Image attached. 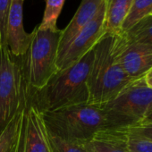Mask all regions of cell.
Here are the masks:
<instances>
[{"label":"cell","mask_w":152,"mask_h":152,"mask_svg":"<svg viewBox=\"0 0 152 152\" xmlns=\"http://www.w3.org/2000/svg\"><path fill=\"white\" fill-rule=\"evenodd\" d=\"M113 39V35L105 34L94 47V60L88 78L89 105L109 102L133 81L115 57Z\"/></svg>","instance_id":"3"},{"label":"cell","mask_w":152,"mask_h":152,"mask_svg":"<svg viewBox=\"0 0 152 152\" xmlns=\"http://www.w3.org/2000/svg\"><path fill=\"white\" fill-rule=\"evenodd\" d=\"M42 115L48 132L65 140L84 142L100 131L114 129L110 115L96 105H77Z\"/></svg>","instance_id":"2"},{"label":"cell","mask_w":152,"mask_h":152,"mask_svg":"<svg viewBox=\"0 0 152 152\" xmlns=\"http://www.w3.org/2000/svg\"><path fill=\"white\" fill-rule=\"evenodd\" d=\"M20 152H53L42 112L30 101L24 109V123Z\"/></svg>","instance_id":"9"},{"label":"cell","mask_w":152,"mask_h":152,"mask_svg":"<svg viewBox=\"0 0 152 152\" xmlns=\"http://www.w3.org/2000/svg\"><path fill=\"white\" fill-rule=\"evenodd\" d=\"M144 79H145L147 85L152 89V68L144 75Z\"/></svg>","instance_id":"23"},{"label":"cell","mask_w":152,"mask_h":152,"mask_svg":"<svg viewBox=\"0 0 152 152\" xmlns=\"http://www.w3.org/2000/svg\"><path fill=\"white\" fill-rule=\"evenodd\" d=\"M90 152H127L123 137L116 130H103L84 141Z\"/></svg>","instance_id":"14"},{"label":"cell","mask_w":152,"mask_h":152,"mask_svg":"<svg viewBox=\"0 0 152 152\" xmlns=\"http://www.w3.org/2000/svg\"><path fill=\"white\" fill-rule=\"evenodd\" d=\"M24 109L25 107L16 114L0 133V152H20L24 123Z\"/></svg>","instance_id":"13"},{"label":"cell","mask_w":152,"mask_h":152,"mask_svg":"<svg viewBox=\"0 0 152 152\" xmlns=\"http://www.w3.org/2000/svg\"><path fill=\"white\" fill-rule=\"evenodd\" d=\"M117 132L123 137L127 152H152V141L125 137L122 135L118 131Z\"/></svg>","instance_id":"20"},{"label":"cell","mask_w":152,"mask_h":152,"mask_svg":"<svg viewBox=\"0 0 152 152\" xmlns=\"http://www.w3.org/2000/svg\"><path fill=\"white\" fill-rule=\"evenodd\" d=\"M94 48L74 64L58 71L46 86L29 99L41 112H50L77 105L88 104V78L94 60Z\"/></svg>","instance_id":"1"},{"label":"cell","mask_w":152,"mask_h":152,"mask_svg":"<svg viewBox=\"0 0 152 152\" xmlns=\"http://www.w3.org/2000/svg\"><path fill=\"white\" fill-rule=\"evenodd\" d=\"M115 57L132 80L144 76L152 68V48L127 41L120 33L113 35Z\"/></svg>","instance_id":"8"},{"label":"cell","mask_w":152,"mask_h":152,"mask_svg":"<svg viewBox=\"0 0 152 152\" xmlns=\"http://www.w3.org/2000/svg\"><path fill=\"white\" fill-rule=\"evenodd\" d=\"M61 32L59 29H41L39 26L33 30L30 48L23 56L28 91L42 90L58 72L56 60Z\"/></svg>","instance_id":"4"},{"label":"cell","mask_w":152,"mask_h":152,"mask_svg":"<svg viewBox=\"0 0 152 152\" xmlns=\"http://www.w3.org/2000/svg\"><path fill=\"white\" fill-rule=\"evenodd\" d=\"M152 104V89L144 76L132 81L115 99L99 106L111 116L114 129H122L140 124Z\"/></svg>","instance_id":"6"},{"label":"cell","mask_w":152,"mask_h":152,"mask_svg":"<svg viewBox=\"0 0 152 152\" xmlns=\"http://www.w3.org/2000/svg\"><path fill=\"white\" fill-rule=\"evenodd\" d=\"M26 85L23 56H15L0 46V133L26 105Z\"/></svg>","instance_id":"5"},{"label":"cell","mask_w":152,"mask_h":152,"mask_svg":"<svg viewBox=\"0 0 152 152\" xmlns=\"http://www.w3.org/2000/svg\"><path fill=\"white\" fill-rule=\"evenodd\" d=\"M23 3L24 0H12L7 23V47L17 57L27 53L33 36L24 30Z\"/></svg>","instance_id":"10"},{"label":"cell","mask_w":152,"mask_h":152,"mask_svg":"<svg viewBox=\"0 0 152 152\" xmlns=\"http://www.w3.org/2000/svg\"><path fill=\"white\" fill-rule=\"evenodd\" d=\"M48 135L53 152H90L84 142L65 140L49 132Z\"/></svg>","instance_id":"18"},{"label":"cell","mask_w":152,"mask_h":152,"mask_svg":"<svg viewBox=\"0 0 152 152\" xmlns=\"http://www.w3.org/2000/svg\"><path fill=\"white\" fill-rule=\"evenodd\" d=\"M150 15H152V0H133L129 15L122 26L121 32L130 30L138 22Z\"/></svg>","instance_id":"16"},{"label":"cell","mask_w":152,"mask_h":152,"mask_svg":"<svg viewBox=\"0 0 152 152\" xmlns=\"http://www.w3.org/2000/svg\"><path fill=\"white\" fill-rule=\"evenodd\" d=\"M106 0L92 20L77 34L66 49L57 57L58 71L64 70L81 60L105 35Z\"/></svg>","instance_id":"7"},{"label":"cell","mask_w":152,"mask_h":152,"mask_svg":"<svg viewBox=\"0 0 152 152\" xmlns=\"http://www.w3.org/2000/svg\"><path fill=\"white\" fill-rule=\"evenodd\" d=\"M65 0H46V9L43 19L39 25L41 29H58L56 26L57 19L63 9Z\"/></svg>","instance_id":"17"},{"label":"cell","mask_w":152,"mask_h":152,"mask_svg":"<svg viewBox=\"0 0 152 152\" xmlns=\"http://www.w3.org/2000/svg\"><path fill=\"white\" fill-rule=\"evenodd\" d=\"M12 0H0V46L7 47V23Z\"/></svg>","instance_id":"21"},{"label":"cell","mask_w":152,"mask_h":152,"mask_svg":"<svg viewBox=\"0 0 152 152\" xmlns=\"http://www.w3.org/2000/svg\"><path fill=\"white\" fill-rule=\"evenodd\" d=\"M104 0H82L81 5L68 25L62 30L57 57L66 49L77 35L96 15Z\"/></svg>","instance_id":"11"},{"label":"cell","mask_w":152,"mask_h":152,"mask_svg":"<svg viewBox=\"0 0 152 152\" xmlns=\"http://www.w3.org/2000/svg\"><path fill=\"white\" fill-rule=\"evenodd\" d=\"M133 0H106L105 34L117 35L129 15Z\"/></svg>","instance_id":"12"},{"label":"cell","mask_w":152,"mask_h":152,"mask_svg":"<svg viewBox=\"0 0 152 152\" xmlns=\"http://www.w3.org/2000/svg\"><path fill=\"white\" fill-rule=\"evenodd\" d=\"M152 124V104L149 107V108L148 109L144 118L139 124Z\"/></svg>","instance_id":"22"},{"label":"cell","mask_w":152,"mask_h":152,"mask_svg":"<svg viewBox=\"0 0 152 152\" xmlns=\"http://www.w3.org/2000/svg\"><path fill=\"white\" fill-rule=\"evenodd\" d=\"M122 135L152 141V124H137L126 128L116 129Z\"/></svg>","instance_id":"19"},{"label":"cell","mask_w":152,"mask_h":152,"mask_svg":"<svg viewBox=\"0 0 152 152\" xmlns=\"http://www.w3.org/2000/svg\"><path fill=\"white\" fill-rule=\"evenodd\" d=\"M120 34L129 42L152 48V15L143 18L130 30Z\"/></svg>","instance_id":"15"}]
</instances>
